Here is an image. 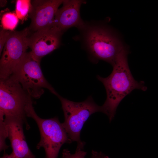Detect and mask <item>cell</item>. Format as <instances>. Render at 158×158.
Returning <instances> with one entry per match:
<instances>
[{
	"mask_svg": "<svg viewBox=\"0 0 158 158\" xmlns=\"http://www.w3.org/2000/svg\"><path fill=\"white\" fill-rule=\"evenodd\" d=\"M128 53L125 47L117 56L109 76L106 78L97 76L106 92V100L101 106L102 112L108 116L110 121L114 118L118 106L126 96L135 89L143 91L147 89L143 81L138 82L133 77L128 62Z\"/></svg>",
	"mask_w": 158,
	"mask_h": 158,
	"instance_id": "6da1fadb",
	"label": "cell"
},
{
	"mask_svg": "<svg viewBox=\"0 0 158 158\" xmlns=\"http://www.w3.org/2000/svg\"><path fill=\"white\" fill-rule=\"evenodd\" d=\"M26 112L27 117L35 121L39 130L40 139L37 148L44 149L45 158H57L62 146L72 142L62 123L56 117L47 119L40 118L35 111L32 101L27 106Z\"/></svg>",
	"mask_w": 158,
	"mask_h": 158,
	"instance_id": "7a4b0ae2",
	"label": "cell"
},
{
	"mask_svg": "<svg viewBox=\"0 0 158 158\" xmlns=\"http://www.w3.org/2000/svg\"><path fill=\"white\" fill-rule=\"evenodd\" d=\"M63 111L64 121L62 124L72 142L84 147L85 142L80 139V133L84 124L94 113L102 112L101 106L97 104L91 96L81 102H73L58 94Z\"/></svg>",
	"mask_w": 158,
	"mask_h": 158,
	"instance_id": "3957f363",
	"label": "cell"
},
{
	"mask_svg": "<svg viewBox=\"0 0 158 158\" xmlns=\"http://www.w3.org/2000/svg\"><path fill=\"white\" fill-rule=\"evenodd\" d=\"M85 40L92 58L105 61L112 66L125 47L116 34L109 29L101 26H92L87 28Z\"/></svg>",
	"mask_w": 158,
	"mask_h": 158,
	"instance_id": "277c9868",
	"label": "cell"
},
{
	"mask_svg": "<svg viewBox=\"0 0 158 158\" xmlns=\"http://www.w3.org/2000/svg\"><path fill=\"white\" fill-rule=\"evenodd\" d=\"M40 63L32 58L30 51L27 52L11 76L31 97L40 98L44 88L57 96L58 93L45 78Z\"/></svg>",
	"mask_w": 158,
	"mask_h": 158,
	"instance_id": "5b68a950",
	"label": "cell"
},
{
	"mask_svg": "<svg viewBox=\"0 0 158 158\" xmlns=\"http://www.w3.org/2000/svg\"><path fill=\"white\" fill-rule=\"evenodd\" d=\"M31 97L11 76L0 79V119L5 118L21 119L29 128L26 120V107Z\"/></svg>",
	"mask_w": 158,
	"mask_h": 158,
	"instance_id": "8992f818",
	"label": "cell"
},
{
	"mask_svg": "<svg viewBox=\"0 0 158 158\" xmlns=\"http://www.w3.org/2000/svg\"><path fill=\"white\" fill-rule=\"evenodd\" d=\"M30 30L27 28L20 31H11L5 43L0 61V79L7 78L27 52Z\"/></svg>",
	"mask_w": 158,
	"mask_h": 158,
	"instance_id": "52a82bcc",
	"label": "cell"
},
{
	"mask_svg": "<svg viewBox=\"0 0 158 158\" xmlns=\"http://www.w3.org/2000/svg\"><path fill=\"white\" fill-rule=\"evenodd\" d=\"M62 32L53 24L30 35L28 47L32 58L40 63L42 57L58 48Z\"/></svg>",
	"mask_w": 158,
	"mask_h": 158,
	"instance_id": "ba28073f",
	"label": "cell"
},
{
	"mask_svg": "<svg viewBox=\"0 0 158 158\" xmlns=\"http://www.w3.org/2000/svg\"><path fill=\"white\" fill-rule=\"evenodd\" d=\"M63 0H33L29 17L30 30L36 31L52 25L56 13Z\"/></svg>",
	"mask_w": 158,
	"mask_h": 158,
	"instance_id": "9c48e42d",
	"label": "cell"
},
{
	"mask_svg": "<svg viewBox=\"0 0 158 158\" xmlns=\"http://www.w3.org/2000/svg\"><path fill=\"white\" fill-rule=\"evenodd\" d=\"M4 121L7 138L12 149V153L18 158H35L24 135L23 127L25 122L21 119L10 118H5Z\"/></svg>",
	"mask_w": 158,
	"mask_h": 158,
	"instance_id": "30bf717a",
	"label": "cell"
},
{
	"mask_svg": "<svg viewBox=\"0 0 158 158\" xmlns=\"http://www.w3.org/2000/svg\"><path fill=\"white\" fill-rule=\"evenodd\" d=\"M82 3L81 0H63L62 6L58 8L56 13L53 25L62 32L72 27L84 28L85 24L80 13Z\"/></svg>",
	"mask_w": 158,
	"mask_h": 158,
	"instance_id": "8fae6325",
	"label": "cell"
},
{
	"mask_svg": "<svg viewBox=\"0 0 158 158\" xmlns=\"http://www.w3.org/2000/svg\"><path fill=\"white\" fill-rule=\"evenodd\" d=\"M1 23L2 28L5 30L13 31L16 27L19 18L15 13L6 12L1 18Z\"/></svg>",
	"mask_w": 158,
	"mask_h": 158,
	"instance_id": "7c38bea8",
	"label": "cell"
},
{
	"mask_svg": "<svg viewBox=\"0 0 158 158\" xmlns=\"http://www.w3.org/2000/svg\"><path fill=\"white\" fill-rule=\"evenodd\" d=\"M32 7L29 0H18L16 4L15 13L19 19L23 21L29 15Z\"/></svg>",
	"mask_w": 158,
	"mask_h": 158,
	"instance_id": "4fadbf2b",
	"label": "cell"
},
{
	"mask_svg": "<svg viewBox=\"0 0 158 158\" xmlns=\"http://www.w3.org/2000/svg\"><path fill=\"white\" fill-rule=\"evenodd\" d=\"M83 148L77 146L74 154H71L68 149H64L62 152V158H85L87 152L82 150Z\"/></svg>",
	"mask_w": 158,
	"mask_h": 158,
	"instance_id": "5bb4252c",
	"label": "cell"
},
{
	"mask_svg": "<svg viewBox=\"0 0 158 158\" xmlns=\"http://www.w3.org/2000/svg\"><path fill=\"white\" fill-rule=\"evenodd\" d=\"M11 31L6 30L1 28L0 31V54L11 32Z\"/></svg>",
	"mask_w": 158,
	"mask_h": 158,
	"instance_id": "9a60e30c",
	"label": "cell"
},
{
	"mask_svg": "<svg viewBox=\"0 0 158 158\" xmlns=\"http://www.w3.org/2000/svg\"><path fill=\"white\" fill-rule=\"evenodd\" d=\"M91 158H109L108 156L105 155L100 152H98L93 150Z\"/></svg>",
	"mask_w": 158,
	"mask_h": 158,
	"instance_id": "2e32d148",
	"label": "cell"
},
{
	"mask_svg": "<svg viewBox=\"0 0 158 158\" xmlns=\"http://www.w3.org/2000/svg\"><path fill=\"white\" fill-rule=\"evenodd\" d=\"M0 158H18L14 155L12 153L8 154L4 153L3 156Z\"/></svg>",
	"mask_w": 158,
	"mask_h": 158,
	"instance_id": "e0dca14e",
	"label": "cell"
}]
</instances>
